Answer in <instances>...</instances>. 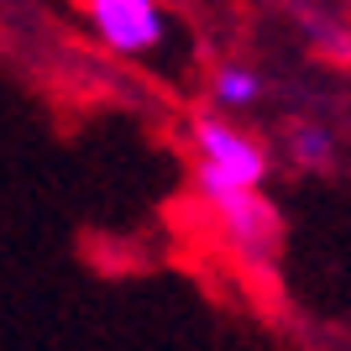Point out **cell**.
Wrapping results in <instances>:
<instances>
[{
	"label": "cell",
	"mask_w": 351,
	"mask_h": 351,
	"mask_svg": "<svg viewBox=\"0 0 351 351\" xmlns=\"http://www.w3.org/2000/svg\"><path fill=\"white\" fill-rule=\"evenodd\" d=\"M293 158L304 162V168H330V162H336V136H330V126H299V132H293Z\"/></svg>",
	"instance_id": "5"
},
{
	"label": "cell",
	"mask_w": 351,
	"mask_h": 351,
	"mask_svg": "<svg viewBox=\"0 0 351 351\" xmlns=\"http://www.w3.org/2000/svg\"><path fill=\"white\" fill-rule=\"evenodd\" d=\"M210 95H215L220 110H252V105L263 100V79L247 63H220L215 79H210Z\"/></svg>",
	"instance_id": "4"
},
{
	"label": "cell",
	"mask_w": 351,
	"mask_h": 351,
	"mask_svg": "<svg viewBox=\"0 0 351 351\" xmlns=\"http://www.w3.org/2000/svg\"><path fill=\"white\" fill-rule=\"evenodd\" d=\"M205 205L215 210L226 241H231L241 257H252V263L273 257L278 210H273V199H263V189H205Z\"/></svg>",
	"instance_id": "3"
},
{
	"label": "cell",
	"mask_w": 351,
	"mask_h": 351,
	"mask_svg": "<svg viewBox=\"0 0 351 351\" xmlns=\"http://www.w3.org/2000/svg\"><path fill=\"white\" fill-rule=\"evenodd\" d=\"M194 184L205 189H263L267 178V147L252 132L231 126L220 116H194Z\"/></svg>",
	"instance_id": "1"
},
{
	"label": "cell",
	"mask_w": 351,
	"mask_h": 351,
	"mask_svg": "<svg viewBox=\"0 0 351 351\" xmlns=\"http://www.w3.org/2000/svg\"><path fill=\"white\" fill-rule=\"evenodd\" d=\"M84 21L116 58H152L173 37V16L162 0H84Z\"/></svg>",
	"instance_id": "2"
}]
</instances>
